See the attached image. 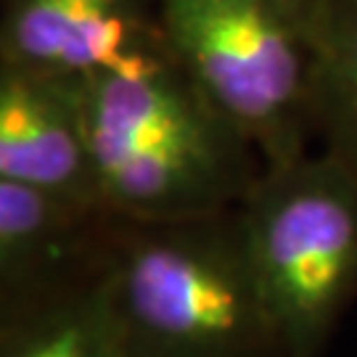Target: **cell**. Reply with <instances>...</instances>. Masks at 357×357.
<instances>
[{"instance_id":"cell-8","label":"cell","mask_w":357,"mask_h":357,"mask_svg":"<svg viewBox=\"0 0 357 357\" xmlns=\"http://www.w3.org/2000/svg\"><path fill=\"white\" fill-rule=\"evenodd\" d=\"M0 357H135L112 302L109 270L0 310Z\"/></svg>"},{"instance_id":"cell-7","label":"cell","mask_w":357,"mask_h":357,"mask_svg":"<svg viewBox=\"0 0 357 357\" xmlns=\"http://www.w3.org/2000/svg\"><path fill=\"white\" fill-rule=\"evenodd\" d=\"M0 180L103 204L79 79L0 64Z\"/></svg>"},{"instance_id":"cell-6","label":"cell","mask_w":357,"mask_h":357,"mask_svg":"<svg viewBox=\"0 0 357 357\" xmlns=\"http://www.w3.org/2000/svg\"><path fill=\"white\" fill-rule=\"evenodd\" d=\"M153 0H6L0 64L59 77L119 69L162 51Z\"/></svg>"},{"instance_id":"cell-9","label":"cell","mask_w":357,"mask_h":357,"mask_svg":"<svg viewBox=\"0 0 357 357\" xmlns=\"http://www.w3.org/2000/svg\"><path fill=\"white\" fill-rule=\"evenodd\" d=\"M310 114L320 149L357 175V0L310 3Z\"/></svg>"},{"instance_id":"cell-1","label":"cell","mask_w":357,"mask_h":357,"mask_svg":"<svg viewBox=\"0 0 357 357\" xmlns=\"http://www.w3.org/2000/svg\"><path fill=\"white\" fill-rule=\"evenodd\" d=\"M101 202L128 220H193L238 209L259 178L255 146L169 53L79 77Z\"/></svg>"},{"instance_id":"cell-2","label":"cell","mask_w":357,"mask_h":357,"mask_svg":"<svg viewBox=\"0 0 357 357\" xmlns=\"http://www.w3.org/2000/svg\"><path fill=\"white\" fill-rule=\"evenodd\" d=\"M109 291L135 357H286L238 209L119 217Z\"/></svg>"},{"instance_id":"cell-4","label":"cell","mask_w":357,"mask_h":357,"mask_svg":"<svg viewBox=\"0 0 357 357\" xmlns=\"http://www.w3.org/2000/svg\"><path fill=\"white\" fill-rule=\"evenodd\" d=\"M312 0H153L169 59L262 165L310 151Z\"/></svg>"},{"instance_id":"cell-3","label":"cell","mask_w":357,"mask_h":357,"mask_svg":"<svg viewBox=\"0 0 357 357\" xmlns=\"http://www.w3.org/2000/svg\"><path fill=\"white\" fill-rule=\"evenodd\" d=\"M286 357H320L357 302V175L307 151L262 165L238 206Z\"/></svg>"},{"instance_id":"cell-5","label":"cell","mask_w":357,"mask_h":357,"mask_svg":"<svg viewBox=\"0 0 357 357\" xmlns=\"http://www.w3.org/2000/svg\"><path fill=\"white\" fill-rule=\"evenodd\" d=\"M116 225L109 206L0 180V310L103 275Z\"/></svg>"}]
</instances>
